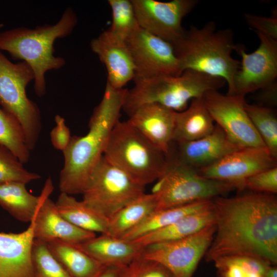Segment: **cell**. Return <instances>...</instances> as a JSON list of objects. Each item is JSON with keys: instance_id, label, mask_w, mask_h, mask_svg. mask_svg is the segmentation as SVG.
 I'll list each match as a JSON object with an SVG mask.
<instances>
[{"instance_id": "cell-1", "label": "cell", "mask_w": 277, "mask_h": 277, "mask_svg": "<svg viewBox=\"0 0 277 277\" xmlns=\"http://www.w3.org/2000/svg\"><path fill=\"white\" fill-rule=\"evenodd\" d=\"M215 232L204 257L207 262L242 255L277 263V199L251 193L213 199Z\"/></svg>"}, {"instance_id": "cell-2", "label": "cell", "mask_w": 277, "mask_h": 277, "mask_svg": "<svg viewBox=\"0 0 277 277\" xmlns=\"http://www.w3.org/2000/svg\"><path fill=\"white\" fill-rule=\"evenodd\" d=\"M128 89H114L106 84L104 95L95 108L84 136L71 137L63 151L64 164L59 189L69 195L82 194L88 179L103 157L111 132L119 121Z\"/></svg>"}, {"instance_id": "cell-3", "label": "cell", "mask_w": 277, "mask_h": 277, "mask_svg": "<svg viewBox=\"0 0 277 277\" xmlns=\"http://www.w3.org/2000/svg\"><path fill=\"white\" fill-rule=\"evenodd\" d=\"M77 23L76 13L68 7L54 25L45 24L33 29L17 27L0 32V51L30 66L34 75V89L39 97L46 92L45 73L59 69L66 63L64 58L54 56V42L69 35Z\"/></svg>"}, {"instance_id": "cell-4", "label": "cell", "mask_w": 277, "mask_h": 277, "mask_svg": "<svg viewBox=\"0 0 277 277\" xmlns=\"http://www.w3.org/2000/svg\"><path fill=\"white\" fill-rule=\"evenodd\" d=\"M182 71L191 70L223 78L229 91L240 62L233 58V33L230 28L217 30L210 21L201 28L192 25L171 44Z\"/></svg>"}, {"instance_id": "cell-5", "label": "cell", "mask_w": 277, "mask_h": 277, "mask_svg": "<svg viewBox=\"0 0 277 277\" xmlns=\"http://www.w3.org/2000/svg\"><path fill=\"white\" fill-rule=\"evenodd\" d=\"M133 80L134 86L128 90L123 107L129 115L147 104H157L180 112L185 109L192 99L218 90L226 84L222 78L191 70H184L177 75H160Z\"/></svg>"}, {"instance_id": "cell-6", "label": "cell", "mask_w": 277, "mask_h": 277, "mask_svg": "<svg viewBox=\"0 0 277 277\" xmlns=\"http://www.w3.org/2000/svg\"><path fill=\"white\" fill-rule=\"evenodd\" d=\"M104 157L138 184L159 180L168 164V154L154 146L128 121L114 126Z\"/></svg>"}, {"instance_id": "cell-7", "label": "cell", "mask_w": 277, "mask_h": 277, "mask_svg": "<svg viewBox=\"0 0 277 277\" xmlns=\"http://www.w3.org/2000/svg\"><path fill=\"white\" fill-rule=\"evenodd\" d=\"M168 157L166 169L157 180L152 192L156 200L155 210L213 200L235 189L228 183L203 176L196 169L181 163L170 153Z\"/></svg>"}, {"instance_id": "cell-8", "label": "cell", "mask_w": 277, "mask_h": 277, "mask_svg": "<svg viewBox=\"0 0 277 277\" xmlns=\"http://www.w3.org/2000/svg\"><path fill=\"white\" fill-rule=\"evenodd\" d=\"M34 78L27 63H13L0 51V106L18 121L30 151L35 147L41 130L39 108L26 93L27 85Z\"/></svg>"}, {"instance_id": "cell-9", "label": "cell", "mask_w": 277, "mask_h": 277, "mask_svg": "<svg viewBox=\"0 0 277 277\" xmlns=\"http://www.w3.org/2000/svg\"><path fill=\"white\" fill-rule=\"evenodd\" d=\"M145 187L103 156L88 179L82 201L108 220L122 208L144 194Z\"/></svg>"}, {"instance_id": "cell-10", "label": "cell", "mask_w": 277, "mask_h": 277, "mask_svg": "<svg viewBox=\"0 0 277 277\" xmlns=\"http://www.w3.org/2000/svg\"><path fill=\"white\" fill-rule=\"evenodd\" d=\"M254 32L260 41L255 51L248 53L242 45H235L234 50L242 60L227 95L245 97L256 90H264L276 86L277 40Z\"/></svg>"}, {"instance_id": "cell-11", "label": "cell", "mask_w": 277, "mask_h": 277, "mask_svg": "<svg viewBox=\"0 0 277 277\" xmlns=\"http://www.w3.org/2000/svg\"><path fill=\"white\" fill-rule=\"evenodd\" d=\"M214 224L187 238L144 246L142 256L159 263L173 277H193L213 239Z\"/></svg>"}, {"instance_id": "cell-12", "label": "cell", "mask_w": 277, "mask_h": 277, "mask_svg": "<svg viewBox=\"0 0 277 277\" xmlns=\"http://www.w3.org/2000/svg\"><path fill=\"white\" fill-rule=\"evenodd\" d=\"M202 98L214 122L232 142L241 148H266L245 110V97L213 90Z\"/></svg>"}, {"instance_id": "cell-13", "label": "cell", "mask_w": 277, "mask_h": 277, "mask_svg": "<svg viewBox=\"0 0 277 277\" xmlns=\"http://www.w3.org/2000/svg\"><path fill=\"white\" fill-rule=\"evenodd\" d=\"M125 43L134 66V78L177 75L183 72L172 45L140 27Z\"/></svg>"}, {"instance_id": "cell-14", "label": "cell", "mask_w": 277, "mask_h": 277, "mask_svg": "<svg viewBox=\"0 0 277 277\" xmlns=\"http://www.w3.org/2000/svg\"><path fill=\"white\" fill-rule=\"evenodd\" d=\"M138 25L149 33L172 44L183 35V18L197 5V0H131Z\"/></svg>"}, {"instance_id": "cell-15", "label": "cell", "mask_w": 277, "mask_h": 277, "mask_svg": "<svg viewBox=\"0 0 277 277\" xmlns=\"http://www.w3.org/2000/svg\"><path fill=\"white\" fill-rule=\"evenodd\" d=\"M276 160L265 147L242 148L197 171L205 177L228 183L243 190L246 179L277 166Z\"/></svg>"}, {"instance_id": "cell-16", "label": "cell", "mask_w": 277, "mask_h": 277, "mask_svg": "<svg viewBox=\"0 0 277 277\" xmlns=\"http://www.w3.org/2000/svg\"><path fill=\"white\" fill-rule=\"evenodd\" d=\"M53 189L52 180L49 177L41 192V202L30 223L34 239L44 242L60 240L76 245L95 237V233L73 225L59 213L55 203L49 198Z\"/></svg>"}, {"instance_id": "cell-17", "label": "cell", "mask_w": 277, "mask_h": 277, "mask_svg": "<svg viewBox=\"0 0 277 277\" xmlns=\"http://www.w3.org/2000/svg\"><path fill=\"white\" fill-rule=\"evenodd\" d=\"M175 112L157 104L140 106L127 120L145 138L163 152H169L175 124Z\"/></svg>"}, {"instance_id": "cell-18", "label": "cell", "mask_w": 277, "mask_h": 277, "mask_svg": "<svg viewBox=\"0 0 277 277\" xmlns=\"http://www.w3.org/2000/svg\"><path fill=\"white\" fill-rule=\"evenodd\" d=\"M92 51L105 65L110 86L119 89L133 80L135 68L125 41L111 35L105 30L90 43Z\"/></svg>"}, {"instance_id": "cell-19", "label": "cell", "mask_w": 277, "mask_h": 277, "mask_svg": "<svg viewBox=\"0 0 277 277\" xmlns=\"http://www.w3.org/2000/svg\"><path fill=\"white\" fill-rule=\"evenodd\" d=\"M174 143L177 146L174 157L197 171L242 148L232 142L216 124L212 132L205 137L192 141Z\"/></svg>"}, {"instance_id": "cell-20", "label": "cell", "mask_w": 277, "mask_h": 277, "mask_svg": "<svg viewBox=\"0 0 277 277\" xmlns=\"http://www.w3.org/2000/svg\"><path fill=\"white\" fill-rule=\"evenodd\" d=\"M33 226L19 233L0 232V277H33Z\"/></svg>"}, {"instance_id": "cell-21", "label": "cell", "mask_w": 277, "mask_h": 277, "mask_svg": "<svg viewBox=\"0 0 277 277\" xmlns=\"http://www.w3.org/2000/svg\"><path fill=\"white\" fill-rule=\"evenodd\" d=\"M75 245L103 265H127L141 256L144 248L133 241L108 234Z\"/></svg>"}, {"instance_id": "cell-22", "label": "cell", "mask_w": 277, "mask_h": 277, "mask_svg": "<svg viewBox=\"0 0 277 277\" xmlns=\"http://www.w3.org/2000/svg\"><path fill=\"white\" fill-rule=\"evenodd\" d=\"M203 98L192 99L184 110L175 112L173 142L192 141L212 132L215 124Z\"/></svg>"}, {"instance_id": "cell-23", "label": "cell", "mask_w": 277, "mask_h": 277, "mask_svg": "<svg viewBox=\"0 0 277 277\" xmlns=\"http://www.w3.org/2000/svg\"><path fill=\"white\" fill-rule=\"evenodd\" d=\"M214 224L213 206L207 209L189 214L174 223L133 241L143 246L182 239Z\"/></svg>"}, {"instance_id": "cell-24", "label": "cell", "mask_w": 277, "mask_h": 277, "mask_svg": "<svg viewBox=\"0 0 277 277\" xmlns=\"http://www.w3.org/2000/svg\"><path fill=\"white\" fill-rule=\"evenodd\" d=\"M45 243L71 277H94L104 266L74 244L60 240Z\"/></svg>"}, {"instance_id": "cell-25", "label": "cell", "mask_w": 277, "mask_h": 277, "mask_svg": "<svg viewBox=\"0 0 277 277\" xmlns=\"http://www.w3.org/2000/svg\"><path fill=\"white\" fill-rule=\"evenodd\" d=\"M156 208L155 195L144 193L128 204L108 220L106 234L121 238L141 224Z\"/></svg>"}, {"instance_id": "cell-26", "label": "cell", "mask_w": 277, "mask_h": 277, "mask_svg": "<svg viewBox=\"0 0 277 277\" xmlns=\"http://www.w3.org/2000/svg\"><path fill=\"white\" fill-rule=\"evenodd\" d=\"M213 206V200H202L175 207L155 210L141 224L125 234L122 239L134 240L165 227L184 216Z\"/></svg>"}, {"instance_id": "cell-27", "label": "cell", "mask_w": 277, "mask_h": 277, "mask_svg": "<svg viewBox=\"0 0 277 277\" xmlns=\"http://www.w3.org/2000/svg\"><path fill=\"white\" fill-rule=\"evenodd\" d=\"M26 184L10 182L0 185V206L16 220L25 223L33 220L42 199L30 193Z\"/></svg>"}, {"instance_id": "cell-28", "label": "cell", "mask_w": 277, "mask_h": 277, "mask_svg": "<svg viewBox=\"0 0 277 277\" xmlns=\"http://www.w3.org/2000/svg\"><path fill=\"white\" fill-rule=\"evenodd\" d=\"M59 213L67 221L83 230L106 234L108 220L71 195L62 193L55 203Z\"/></svg>"}, {"instance_id": "cell-29", "label": "cell", "mask_w": 277, "mask_h": 277, "mask_svg": "<svg viewBox=\"0 0 277 277\" xmlns=\"http://www.w3.org/2000/svg\"><path fill=\"white\" fill-rule=\"evenodd\" d=\"M0 145L10 150L22 163L28 162L30 150L26 144L22 126L13 115L1 106Z\"/></svg>"}, {"instance_id": "cell-30", "label": "cell", "mask_w": 277, "mask_h": 277, "mask_svg": "<svg viewBox=\"0 0 277 277\" xmlns=\"http://www.w3.org/2000/svg\"><path fill=\"white\" fill-rule=\"evenodd\" d=\"M244 106L266 148L277 159V117L274 110L246 102Z\"/></svg>"}, {"instance_id": "cell-31", "label": "cell", "mask_w": 277, "mask_h": 277, "mask_svg": "<svg viewBox=\"0 0 277 277\" xmlns=\"http://www.w3.org/2000/svg\"><path fill=\"white\" fill-rule=\"evenodd\" d=\"M112 24L107 30L113 36L125 41L140 27L131 0H109Z\"/></svg>"}, {"instance_id": "cell-32", "label": "cell", "mask_w": 277, "mask_h": 277, "mask_svg": "<svg viewBox=\"0 0 277 277\" xmlns=\"http://www.w3.org/2000/svg\"><path fill=\"white\" fill-rule=\"evenodd\" d=\"M31 258L33 277H71L44 242L34 239Z\"/></svg>"}, {"instance_id": "cell-33", "label": "cell", "mask_w": 277, "mask_h": 277, "mask_svg": "<svg viewBox=\"0 0 277 277\" xmlns=\"http://www.w3.org/2000/svg\"><path fill=\"white\" fill-rule=\"evenodd\" d=\"M23 164L10 150L0 145V185L10 182L27 184L41 178L39 174L25 169Z\"/></svg>"}, {"instance_id": "cell-34", "label": "cell", "mask_w": 277, "mask_h": 277, "mask_svg": "<svg viewBox=\"0 0 277 277\" xmlns=\"http://www.w3.org/2000/svg\"><path fill=\"white\" fill-rule=\"evenodd\" d=\"M121 277H173L164 266L142 255L126 265Z\"/></svg>"}, {"instance_id": "cell-35", "label": "cell", "mask_w": 277, "mask_h": 277, "mask_svg": "<svg viewBox=\"0 0 277 277\" xmlns=\"http://www.w3.org/2000/svg\"><path fill=\"white\" fill-rule=\"evenodd\" d=\"M214 262L217 270L228 265H235L242 268L246 272L257 273L262 276L267 268L272 265L263 260L242 255L224 256L216 259Z\"/></svg>"}, {"instance_id": "cell-36", "label": "cell", "mask_w": 277, "mask_h": 277, "mask_svg": "<svg viewBox=\"0 0 277 277\" xmlns=\"http://www.w3.org/2000/svg\"><path fill=\"white\" fill-rule=\"evenodd\" d=\"M244 189L274 194L277 192V166L258 172L246 179Z\"/></svg>"}, {"instance_id": "cell-37", "label": "cell", "mask_w": 277, "mask_h": 277, "mask_svg": "<svg viewBox=\"0 0 277 277\" xmlns=\"http://www.w3.org/2000/svg\"><path fill=\"white\" fill-rule=\"evenodd\" d=\"M244 17L246 23L253 31L277 40L276 17H264L250 13H246Z\"/></svg>"}, {"instance_id": "cell-38", "label": "cell", "mask_w": 277, "mask_h": 277, "mask_svg": "<svg viewBox=\"0 0 277 277\" xmlns=\"http://www.w3.org/2000/svg\"><path fill=\"white\" fill-rule=\"evenodd\" d=\"M54 120L56 126L50 132L51 142L55 148L63 151L71 138L70 129L66 125L64 118L61 115H56Z\"/></svg>"}, {"instance_id": "cell-39", "label": "cell", "mask_w": 277, "mask_h": 277, "mask_svg": "<svg viewBox=\"0 0 277 277\" xmlns=\"http://www.w3.org/2000/svg\"><path fill=\"white\" fill-rule=\"evenodd\" d=\"M246 272L240 267L230 265L217 270L220 277H245Z\"/></svg>"}, {"instance_id": "cell-40", "label": "cell", "mask_w": 277, "mask_h": 277, "mask_svg": "<svg viewBox=\"0 0 277 277\" xmlns=\"http://www.w3.org/2000/svg\"><path fill=\"white\" fill-rule=\"evenodd\" d=\"M125 266L104 265L101 270L94 277H121Z\"/></svg>"}, {"instance_id": "cell-41", "label": "cell", "mask_w": 277, "mask_h": 277, "mask_svg": "<svg viewBox=\"0 0 277 277\" xmlns=\"http://www.w3.org/2000/svg\"><path fill=\"white\" fill-rule=\"evenodd\" d=\"M263 277H277V267L275 265H270L266 270Z\"/></svg>"}, {"instance_id": "cell-42", "label": "cell", "mask_w": 277, "mask_h": 277, "mask_svg": "<svg viewBox=\"0 0 277 277\" xmlns=\"http://www.w3.org/2000/svg\"><path fill=\"white\" fill-rule=\"evenodd\" d=\"M245 277H263V276L257 273L247 272Z\"/></svg>"}, {"instance_id": "cell-43", "label": "cell", "mask_w": 277, "mask_h": 277, "mask_svg": "<svg viewBox=\"0 0 277 277\" xmlns=\"http://www.w3.org/2000/svg\"><path fill=\"white\" fill-rule=\"evenodd\" d=\"M0 3H1V2H0Z\"/></svg>"}]
</instances>
